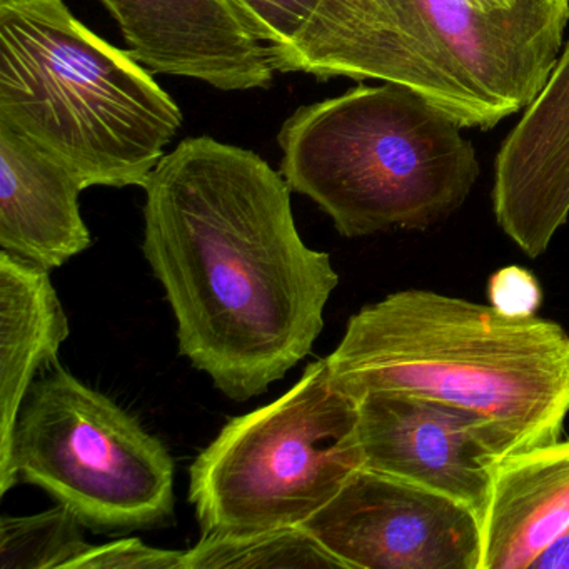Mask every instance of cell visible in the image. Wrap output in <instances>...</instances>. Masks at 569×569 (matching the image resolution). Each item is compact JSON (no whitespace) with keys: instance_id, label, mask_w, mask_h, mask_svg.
Segmentation results:
<instances>
[{"instance_id":"obj_10","label":"cell","mask_w":569,"mask_h":569,"mask_svg":"<svg viewBox=\"0 0 569 569\" xmlns=\"http://www.w3.org/2000/svg\"><path fill=\"white\" fill-rule=\"evenodd\" d=\"M131 54L152 74L194 79L226 92L268 89L271 49L234 0H99Z\"/></svg>"},{"instance_id":"obj_5","label":"cell","mask_w":569,"mask_h":569,"mask_svg":"<svg viewBox=\"0 0 569 569\" xmlns=\"http://www.w3.org/2000/svg\"><path fill=\"white\" fill-rule=\"evenodd\" d=\"M461 129L406 86L361 84L286 119L281 174L345 238L431 228L465 204L479 178Z\"/></svg>"},{"instance_id":"obj_19","label":"cell","mask_w":569,"mask_h":569,"mask_svg":"<svg viewBox=\"0 0 569 569\" xmlns=\"http://www.w3.org/2000/svg\"><path fill=\"white\" fill-rule=\"evenodd\" d=\"M489 305L509 316H532L542 302L541 286L528 269L508 266L488 282Z\"/></svg>"},{"instance_id":"obj_18","label":"cell","mask_w":569,"mask_h":569,"mask_svg":"<svg viewBox=\"0 0 569 569\" xmlns=\"http://www.w3.org/2000/svg\"><path fill=\"white\" fill-rule=\"evenodd\" d=\"M184 551L152 548L139 538L91 546L69 569H182Z\"/></svg>"},{"instance_id":"obj_8","label":"cell","mask_w":569,"mask_h":569,"mask_svg":"<svg viewBox=\"0 0 569 569\" xmlns=\"http://www.w3.org/2000/svg\"><path fill=\"white\" fill-rule=\"evenodd\" d=\"M345 569H479L481 521L461 502L365 468L305 522Z\"/></svg>"},{"instance_id":"obj_1","label":"cell","mask_w":569,"mask_h":569,"mask_svg":"<svg viewBox=\"0 0 569 569\" xmlns=\"http://www.w3.org/2000/svg\"><path fill=\"white\" fill-rule=\"evenodd\" d=\"M142 251L178 322L179 351L234 401L311 352L339 276L299 236L291 188L261 156L208 136L146 182Z\"/></svg>"},{"instance_id":"obj_7","label":"cell","mask_w":569,"mask_h":569,"mask_svg":"<svg viewBox=\"0 0 569 569\" xmlns=\"http://www.w3.org/2000/svg\"><path fill=\"white\" fill-rule=\"evenodd\" d=\"M21 481L44 489L89 528H149L174 511V461L166 446L62 368L26 398L0 496Z\"/></svg>"},{"instance_id":"obj_2","label":"cell","mask_w":569,"mask_h":569,"mask_svg":"<svg viewBox=\"0 0 569 569\" xmlns=\"http://www.w3.org/2000/svg\"><path fill=\"white\" fill-rule=\"evenodd\" d=\"M569 0H321L279 72L406 86L462 128L528 108L558 62Z\"/></svg>"},{"instance_id":"obj_9","label":"cell","mask_w":569,"mask_h":569,"mask_svg":"<svg viewBox=\"0 0 569 569\" xmlns=\"http://www.w3.org/2000/svg\"><path fill=\"white\" fill-rule=\"evenodd\" d=\"M358 436L365 468L441 492L479 521L492 469L508 458L501 436L475 412L398 392L359 399Z\"/></svg>"},{"instance_id":"obj_15","label":"cell","mask_w":569,"mask_h":569,"mask_svg":"<svg viewBox=\"0 0 569 569\" xmlns=\"http://www.w3.org/2000/svg\"><path fill=\"white\" fill-rule=\"evenodd\" d=\"M288 568H342V565L305 526L202 535L182 558V569Z\"/></svg>"},{"instance_id":"obj_20","label":"cell","mask_w":569,"mask_h":569,"mask_svg":"<svg viewBox=\"0 0 569 569\" xmlns=\"http://www.w3.org/2000/svg\"><path fill=\"white\" fill-rule=\"evenodd\" d=\"M568 536H569V532H568Z\"/></svg>"},{"instance_id":"obj_16","label":"cell","mask_w":569,"mask_h":569,"mask_svg":"<svg viewBox=\"0 0 569 569\" xmlns=\"http://www.w3.org/2000/svg\"><path fill=\"white\" fill-rule=\"evenodd\" d=\"M84 528L62 505L34 516H2L0 569H69L92 546Z\"/></svg>"},{"instance_id":"obj_6","label":"cell","mask_w":569,"mask_h":569,"mask_svg":"<svg viewBox=\"0 0 569 569\" xmlns=\"http://www.w3.org/2000/svg\"><path fill=\"white\" fill-rule=\"evenodd\" d=\"M359 402L311 362L288 392L231 419L191 466L202 535L302 526L362 468Z\"/></svg>"},{"instance_id":"obj_14","label":"cell","mask_w":569,"mask_h":569,"mask_svg":"<svg viewBox=\"0 0 569 569\" xmlns=\"http://www.w3.org/2000/svg\"><path fill=\"white\" fill-rule=\"evenodd\" d=\"M69 321L49 271L0 252V472L26 398L42 369L58 361Z\"/></svg>"},{"instance_id":"obj_12","label":"cell","mask_w":569,"mask_h":569,"mask_svg":"<svg viewBox=\"0 0 569 569\" xmlns=\"http://www.w3.org/2000/svg\"><path fill=\"white\" fill-rule=\"evenodd\" d=\"M88 186L71 169L0 124V248L51 272L91 246L79 206Z\"/></svg>"},{"instance_id":"obj_13","label":"cell","mask_w":569,"mask_h":569,"mask_svg":"<svg viewBox=\"0 0 569 569\" xmlns=\"http://www.w3.org/2000/svg\"><path fill=\"white\" fill-rule=\"evenodd\" d=\"M569 532V439L501 459L481 518L479 569H528Z\"/></svg>"},{"instance_id":"obj_3","label":"cell","mask_w":569,"mask_h":569,"mask_svg":"<svg viewBox=\"0 0 569 569\" xmlns=\"http://www.w3.org/2000/svg\"><path fill=\"white\" fill-rule=\"evenodd\" d=\"M326 359L355 401L398 392L466 409L498 431L508 456L559 441L569 416L561 325L428 289L365 306Z\"/></svg>"},{"instance_id":"obj_17","label":"cell","mask_w":569,"mask_h":569,"mask_svg":"<svg viewBox=\"0 0 569 569\" xmlns=\"http://www.w3.org/2000/svg\"><path fill=\"white\" fill-rule=\"evenodd\" d=\"M234 4L264 44L281 48L306 28L321 0H234Z\"/></svg>"},{"instance_id":"obj_4","label":"cell","mask_w":569,"mask_h":569,"mask_svg":"<svg viewBox=\"0 0 569 569\" xmlns=\"http://www.w3.org/2000/svg\"><path fill=\"white\" fill-rule=\"evenodd\" d=\"M182 121L152 72L64 0H0V124L88 188H144Z\"/></svg>"},{"instance_id":"obj_11","label":"cell","mask_w":569,"mask_h":569,"mask_svg":"<svg viewBox=\"0 0 569 569\" xmlns=\"http://www.w3.org/2000/svg\"><path fill=\"white\" fill-rule=\"evenodd\" d=\"M492 211L528 258L548 251L569 216V44L551 76L502 142Z\"/></svg>"}]
</instances>
